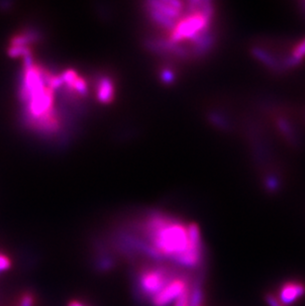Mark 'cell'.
Listing matches in <instances>:
<instances>
[{"label": "cell", "instance_id": "7c38bea8", "mask_svg": "<svg viewBox=\"0 0 305 306\" xmlns=\"http://www.w3.org/2000/svg\"><path fill=\"white\" fill-rule=\"evenodd\" d=\"M201 306H202V305H201Z\"/></svg>", "mask_w": 305, "mask_h": 306}, {"label": "cell", "instance_id": "7a4b0ae2", "mask_svg": "<svg viewBox=\"0 0 305 306\" xmlns=\"http://www.w3.org/2000/svg\"><path fill=\"white\" fill-rule=\"evenodd\" d=\"M149 244L162 256L179 266L195 268L201 262L202 245L193 244L189 225L164 214H152L144 223Z\"/></svg>", "mask_w": 305, "mask_h": 306}, {"label": "cell", "instance_id": "5b68a950", "mask_svg": "<svg viewBox=\"0 0 305 306\" xmlns=\"http://www.w3.org/2000/svg\"><path fill=\"white\" fill-rule=\"evenodd\" d=\"M190 289L189 282L182 277L172 278L166 286L157 293L152 299V306H169Z\"/></svg>", "mask_w": 305, "mask_h": 306}, {"label": "cell", "instance_id": "8992f818", "mask_svg": "<svg viewBox=\"0 0 305 306\" xmlns=\"http://www.w3.org/2000/svg\"><path fill=\"white\" fill-rule=\"evenodd\" d=\"M305 293V285L301 282L289 281L281 286L278 300L284 304H291L300 299Z\"/></svg>", "mask_w": 305, "mask_h": 306}, {"label": "cell", "instance_id": "9c48e42d", "mask_svg": "<svg viewBox=\"0 0 305 306\" xmlns=\"http://www.w3.org/2000/svg\"><path fill=\"white\" fill-rule=\"evenodd\" d=\"M191 299V288L182 294L174 303V306H189Z\"/></svg>", "mask_w": 305, "mask_h": 306}, {"label": "cell", "instance_id": "52a82bcc", "mask_svg": "<svg viewBox=\"0 0 305 306\" xmlns=\"http://www.w3.org/2000/svg\"><path fill=\"white\" fill-rule=\"evenodd\" d=\"M305 58V38L298 43L295 48L292 51L291 57L288 59L287 63L289 66H294L298 64L300 61H302Z\"/></svg>", "mask_w": 305, "mask_h": 306}, {"label": "cell", "instance_id": "ba28073f", "mask_svg": "<svg viewBox=\"0 0 305 306\" xmlns=\"http://www.w3.org/2000/svg\"><path fill=\"white\" fill-rule=\"evenodd\" d=\"M16 306H35V298L33 293L25 292L19 298Z\"/></svg>", "mask_w": 305, "mask_h": 306}, {"label": "cell", "instance_id": "3957f363", "mask_svg": "<svg viewBox=\"0 0 305 306\" xmlns=\"http://www.w3.org/2000/svg\"><path fill=\"white\" fill-rule=\"evenodd\" d=\"M58 82L57 77L35 65L30 56L25 57L21 97L26 102L30 120L47 130L58 126V115L55 109V88Z\"/></svg>", "mask_w": 305, "mask_h": 306}, {"label": "cell", "instance_id": "6da1fadb", "mask_svg": "<svg viewBox=\"0 0 305 306\" xmlns=\"http://www.w3.org/2000/svg\"><path fill=\"white\" fill-rule=\"evenodd\" d=\"M147 15L158 42L179 55L199 54L209 46L214 8L206 1H155Z\"/></svg>", "mask_w": 305, "mask_h": 306}, {"label": "cell", "instance_id": "30bf717a", "mask_svg": "<svg viewBox=\"0 0 305 306\" xmlns=\"http://www.w3.org/2000/svg\"><path fill=\"white\" fill-rule=\"evenodd\" d=\"M266 301L267 302V304L269 306H284L279 300L277 297L273 296L272 294H268L266 297Z\"/></svg>", "mask_w": 305, "mask_h": 306}, {"label": "cell", "instance_id": "8fae6325", "mask_svg": "<svg viewBox=\"0 0 305 306\" xmlns=\"http://www.w3.org/2000/svg\"><path fill=\"white\" fill-rule=\"evenodd\" d=\"M68 306H85L84 304H82L81 302H79V301H76V300H73V301H71L70 303H69V305Z\"/></svg>", "mask_w": 305, "mask_h": 306}, {"label": "cell", "instance_id": "277c9868", "mask_svg": "<svg viewBox=\"0 0 305 306\" xmlns=\"http://www.w3.org/2000/svg\"><path fill=\"white\" fill-rule=\"evenodd\" d=\"M172 278L173 277H171L167 270L161 268H152L140 273L138 277V285L141 292L145 296L152 299Z\"/></svg>", "mask_w": 305, "mask_h": 306}]
</instances>
